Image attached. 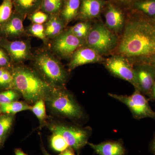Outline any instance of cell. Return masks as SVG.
<instances>
[{
    "instance_id": "cell-23",
    "label": "cell",
    "mask_w": 155,
    "mask_h": 155,
    "mask_svg": "<svg viewBox=\"0 0 155 155\" xmlns=\"http://www.w3.org/2000/svg\"><path fill=\"white\" fill-rule=\"evenodd\" d=\"M11 68H0V91L14 89V77Z\"/></svg>"
},
{
    "instance_id": "cell-28",
    "label": "cell",
    "mask_w": 155,
    "mask_h": 155,
    "mask_svg": "<svg viewBox=\"0 0 155 155\" xmlns=\"http://www.w3.org/2000/svg\"><path fill=\"white\" fill-rule=\"evenodd\" d=\"M22 96L15 89H10L0 91V104H8L18 101Z\"/></svg>"
},
{
    "instance_id": "cell-31",
    "label": "cell",
    "mask_w": 155,
    "mask_h": 155,
    "mask_svg": "<svg viewBox=\"0 0 155 155\" xmlns=\"http://www.w3.org/2000/svg\"><path fill=\"white\" fill-rule=\"evenodd\" d=\"M50 15L43 11H37L28 16L32 23L44 24L49 19Z\"/></svg>"
},
{
    "instance_id": "cell-4",
    "label": "cell",
    "mask_w": 155,
    "mask_h": 155,
    "mask_svg": "<svg viewBox=\"0 0 155 155\" xmlns=\"http://www.w3.org/2000/svg\"><path fill=\"white\" fill-rule=\"evenodd\" d=\"M45 103L50 112L58 117L73 121H78L84 117L82 107L66 87L54 89Z\"/></svg>"
},
{
    "instance_id": "cell-8",
    "label": "cell",
    "mask_w": 155,
    "mask_h": 155,
    "mask_svg": "<svg viewBox=\"0 0 155 155\" xmlns=\"http://www.w3.org/2000/svg\"><path fill=\"white\" fill-rule=\"evenodd\" d=\"M85 40L77 37L69 30L64 31L55 38L52 40L51 49L59 58H70L78 49L83 46Z\"/></svg>"
},
{
    "instance_id": "cell-22",
    "label": "cell",
    "mask_w": 155,
    "mask_h": 155,
    "mask_svg": "<svg viewBox=\"0 0 155 155\" xmlns=\"http://www.w3.org/2000/svg\"><path fill=\"white\" fill-rule=\"evenodd\" d=\"M64 3V0H42L40 9L49 15L59 14Z\"/></svg>"
},
{
    "instance_id": "cell-6",
    "label": "cell",
    "mask_w": 155,
    "mask_h": 155,
    "mask_svg": "<svg viewBox=\"0 0 155 155\" xmlns=\"http://www.w3.org/2000/svg\"><path fill=\"white\" fill-rule=\"evenodd\" d=\"M86 46L100 54L110 51L116 47L117 38L114 34L104 25H96L91 29L85 40Z\"/></svg>"
},
{
    "instance_id": "cell-5",
    "label": "cell",
    "mask_w": 155,
    "mask_h": 155,
    "mask_svg": "<svg viewBox=\"0 0 155 155\" xmlns=\"http://www.w3.org/2000/svg\"><path fill=\"white\" fill-rule=\"evenodd\" d=\"M47 126L52 133L61 134L69 147L78 152L88 143L91 130L89 128L78 127L59 122L47 123Z\"/></svg>"
},
{
    "instance_id": "cell-35",
    "label": "cell",
    "mask_w": 155,
    "mask_h": 155,
    "mask_svg": "<svg viewBox=\"0 0 155 155\" xmlns=\"http://www.w3.org/2000/svg\"><path fill=\"white\" fill-rule=\"evenodd\" d=\"M150 94L151 98L155 100V83L154 84L153 86L152 89Z\"/></svg>"
},
{
    "instance_id": "cell-16",
    "label": "cell",
    "mask_w": 155,
    "mask_h": 155,
    "mask_svg": "<svg viewBox=\"0 0 155 155\" xmlns=\"http://www.w3.org/2000/svg\"><path fill=\"white\" fill-rule=\"evenodd\" d=\"M42 0H13L15 10L25 19L41 9Z\"/></svg>"
},
{
    "instance_id": "cell-30",
    "label": "cell",
    "mask_w": 155,
    "mask_h": 155,
    "mask_svg": "<svg viewBox=\"0 0 155 155\" xmlns=\"http://www.w3.org/2000/svg\"><path fill=\"white\" fill-rule=\"evenodd\" d=\"M137 6L140 10L150 16L155 15V1L147 0L139 2Z\"/></svg>"
},
{
    "instance_id": "cell-33",
    "label": "cell",
    "mask_w": 155,
    "mask_h": 155,
    "mask_svg": "<svg viewBox=\"0 0 155 155\" xmlns=\"http://www.w3.org/2000/svg\"><path fill=\"white\" fill-rule=\"evenodd\" d=\"M74 151L72 148L69 147L67 150L60 153L59 155H75Z\"/></svg>"
},
{
    "instance_id": "cell-1",
    "label": "cell",
    "mask_w": 155,
    "mask_h": 155,
    "mask_svg": "<svg viewBox=\"0 0 155 155\" xmlns=\"http://www.w3.org/2000/svg\"><path fill=\"white\" fill-rule=\"evenodd\" d=\"M119 51L126 58L155 55V22L145 19L129 22L119 43Z\"/></svg>"
},
{
    "instance_id": "cell-12",
    "label": "cell",
    "mask_w": 155,
    "mask_h": 155,
    "mask_svg": "<svg viewBox=\"0 0 155 155\" xmlns=\"http://www.w3.org/2000/svg\"><path fill=\"white\" fill-rule=\"evenodd\" d=\"M69 64V69L91 63H97L102 61L99 53L87 46L81 47L75 51L70 57Z\"/></svg>"
},
{
    "instance_id": "cell-10",
    "label": "cell",
    "mask_w": 155,
    "mask_h": 155,
    "mask_svg": "<svg viewBox=\"0 0 155 155\" xmlns=\"http://www.w3.org/2000/svg\"><path fill=\"white\" fill-rule=\"evenodd\" d=\"M106 67L112 74L128 81L137 90L135 69L122 56H114L106 61Z\"/></svg>"
},
{
    "instance_id": "cell-11",
    "label": "cell",
    "mask_w": 155,
    "mask_h": 155,
    "mask_svg": "<svg viewBox=\"0 0 155 155\" xmlns=\"http://www.w3.org/2000/svg\"><path fill=\"white\" fill-rule=\"evenodd\" d=\"M24 18L14 11L8 21L0 25V37L14 40L26 34L23 25Z\"/></svg>"
},
{
    "instance_id": "cell-14",
    "label": "cell",
    "mask_w": 155,
    "mask_h": 155,
    "mask_svg": "<svg viewBox=\"0 0 155 155\" xmlns=\"http://www.w3.org/2000/svg\"><path fill=\"white\" fill-rule=\"evenodd\" d=\"M87 144L99 155H124L125 150L123 145L119 141L104 142L99 144Z\"/></svg>"
},
{
    "instance_id": "cell-27",
    "label": "cell",
    "mask_w": 155,
    "mask_h": 155,
    "mask_svg": "<svg viewBox=\"0 0 155 155\" xmlns=\"http://www.w3.org/2000/svg\"><path fill=\"white\" fill-rule=\"evenodd\" d=\"M75 36L85 40L91 30L90 25L87 22H80L68 29Z\"/></svg>"
},
{
    "instance_id": "cell-39",
    "label": "cell",
    "mask_w": 155,
    "mask_h": 155,
    "mask_svg": "<svg viewBox=\"0 0 155 155\" xmlns=\"http://www.w3.org/2000/svg\"><path fill=\"white\" fill-rule=\"evenodd\" d=\"M123 1H130V0H122Z\"/></svg>"
},
{
    "instance_id": "cell-38",
    "label": "cell",
    "mask_w": 155,
    "mask_h": 155,
    "mask_svg": "<svg viewBox=\"0 0 155 155\" xmlns=\"http://www.w3.org/2000/svg\"><path fill=\"white\" fill-rule=\"evenodd\" d=\"M153 62H154V66H155V56L154 57V60H153Z\"/></svg>"
},
{
    "instance_id": "cell-32",
    "label": "cell",
    "mask_w": 155,
    "mask_h": 155,
    "mask_svg": "<svg viewBox=\"0 0 155 155\" xmlns=\"http://www.w3.org/2000/svg\"><path fill=\"white\" fill-rule=\"evenodd\" d=\"M13 66L8 53L0 47V68H11Z\"/></svg>"
},
{
    "instance_id": "cell-36",
    "label": "cell",
    "mask_w": 155,
    "mask_h": 155,
    "mask_svg": "<svg viewBox=\"0 0 155 155\" xmlns=\"http://www.w3.org/2000/svg\"><path fill=\"white\" fill-rule=\"evenodd\" d=\"M41 150L42 152V153L43 155H51L50 153H49L48 152L47 150H46L43 144L42 143H41Z\"/></svg>"
},
{
    "instance_id": "cell-26",
    "label": "cell",
    "mask_w": 155,
    "mask_h": 155,
    "mask_svg": "<svg viewBox=\"0 0 155 155\" xmlns=\"http://www.w3.org/2000/svg\"><path fill=\"white\" fill-rule=\"evenodd\" d=\"M50 141L52 149L58 152H62L69 147L64 137L59 134L52 133Z\"/></svg>"
},
{
    "instance_id": "cell-25",
    "label": "cell",
    "mask_w": 155,
    "mask_h": 155,
    "mask_svg": "<svg viewBox=\"0 0 155 155\" xmlns=\"http://www.w3.org/2000/svg\"><path fill=\"white\" fill-rule=\"evenodd\" d=\"M26 33L42 40L45 43H47L48 40L47 38L45 32L44 24L32 23L25 29Z\"/></svg>"
},
{
    "instance_id": "cell-18",
    "label": "cell",
    "mask_w": 155,
    "mask_h": 155,
    "mask_svg": "<svg viewBox=\"0 0 155 155\" xmlns=\"http://www.w3.org/2000/svg\"><path fill=\"white\" fill-rule=\"evenodd\" d=\"M106 24L110 29L118 31L122 28L124 19L122 12L112 5H110L105 15Z\"/></svg>"
},
{
    "instance_id": "cell-17",
    "label": "cell",
    "mask_w": 155,
    "mask_h": 155,
    "mask_svg": "<svg viewBox=\"0 0 155 155\" xmlns=\"http://www.w3.org/2000/svg\"><path fill=\"white\" fill-rule=\"evenodd\" d=\"M102 3L99 0H82L81 3L79 14L82 19H90L99 14Z\"/></svg>"
},
{
    "instance_id": "cell-3",
    "label": "cell",
    "mask_w": 155,
    "mask_h": 155,
    "mask_svg": "<svg viewBox=\"0 0 155 155\" xmlns=\"http://www.w3.org/2000/svg\"><path fill=\"white\" fill-rule=\"evenodd\" d=\"M34 69L53 88H65L68 72L61 62L49 51H42L33 58Z\"/></svg>"
},
{
    "instance_id": "cell-13",
    "label": "cell",
    "mask_w": 155,
    "mask_h": 155,
    "mask_svg": "<svg viewBox=\"0 0 155 155\" xmlns=\"http://www.w3.org/2000/svg\"><path fill=\"white\" fill-rule=\"evenodd\" d=\"M135 71L137 91L150 94L155 83L154 71L147 67H139Z\"/></svg>"
},
{
    "instance_id": "cell-29",
    "label": "cell",
    "mask_w": 155,
    "mask_h": 155,
    "mask_svg": "<svg viewBox=\"0 0 155 155\" xmlns=\"http://www.w3.org/2000/svg\"><path fill=\"white\" fill-rule=\"evenodd\" d=\"M13 0H4L0 5V25L5 22L13 13Z\"/></svg>"
},
{
    "instance_id": "cell-9",
    "label": "cell",
    "mask_w": 155,
    "mask_h": 155,
    "mask_svg": "<svg viewBox=\"0 0 155 155\" xmlns=\"http://www.w3.org/2000/svg\"><path fill=\"white\" fill-rule=\"evenodd\" d=\"M0 47L8 53L14 65L33 60L30 43L28 41L10 40L0 37Z\"/></svg>"
},
{
    "instance_id": "cell-21",
    "label": "cell",
    "mask_w": 155,
    "mask_h": 155,
    "mask_svg": "<svg viewBox=\"0 0 155 155\" xmlns=\"http://www.w3.org/2000/svg\"><path fill=\"white\" fill-rule=\"evenodd\" d=\"M31 106L26 102L19 101L0 104V114L15 115L21 111L30 110Z\"/></svg>"
},
{
    "instance_id": "cell-2",
    "label": "cell",
    "mask_w": 155,
    "mask_h": 155,
    "mask_svg": "<svg viewBox=\"0 0 155 155\" xmlns=\"http://www.w3.org/2000/svg\"><path fill=\"white\" fill-rule=\"evenodd\" d=\"M14 77V89L17 90L26 102L34 104L46 99L54 89L48 84L34 69L21 64L11 68Z\"/></svg>"
},
{
    "instance_id": "cell-24",
    "label": "cell",
    "mask_w": 155,
    "mask_h": 155,
    "mask_svg": "<svg viewBox=\"0 0 155 155\" xmlns=\"http://www.w3.org/2000/svg\"><path fill=\"white\" fill-rule=\"evenodd\" d=\"M31 111L38 119L41 127L46 125L47 119L48 117L46 112L45 103L43 100H41L36 102L33 106H31Z\"/></svg>"
},
{
    "instance_id": "cell-15",
    "label": "cell",
    "mask_w": 155,
    "mask_h": 155,
    "mask_svg": "<svg viewBox=\"0 0 155 155\" xmlns=\"http://www.w3.org/2000/svg\"><path fill=\"white\" fill-rule=\"evenodd\" d=\"M44 25L46 36L48 40H52L60 35L64 31L66 26L59 14L50 15L49 19Z\"/></svg>"
},
{
    "instance_id": "cell-34",
    "label": "cell",
    "mask_w": 155,
    "mask_h": 155,
    "mask_svg": "<svg viewBox=\"0 0 155 155\" xmlns=\"http://www.w3.org/2000/svg\"><path fill=\"white\" fill-rule=\"evenodd\" d=\"M14 153H15V155H27L21 149H15Z\"/></svg>"
},
{
    "instance_id": "cell-37",
    "label": "cell",
    "mask_w": 155,
    "mask_h": 155,
    "mask_svg": "<svg viewBox=\"0 0 155 155\" xmlns=\"http://www.w3.org/2000/svg\"><path fill=\"white\" fill-rule=\"evenodd\" d=\"M151 150L153 153L155 155V137L153 140L151 146Z\"/></svg>"
},
{
    "instance_id": "cell-20",
    "label": "cell",
    "mask_w": 155,
    "mask_h": 155,
    "mask_svg": "<svg viewBox=\"0 0 155 155\" xmlns=\"http://www.w3.org/2000/svg\"><path fill=\"white\" fill-rule=\"evenodd\" d=\"M14 120L15 115L0 114V150L13 129Z\"/></svg>"
},
{
    "instance_id": "cell-7",
    "label": "cell",
    "mask_w": 155,
    "mask_h": 155,
    "mask_svg": "<svg viewBox=\"0 0 155 155\" xmlns=\"http://www.w3.org/2000/svg\"><path fill=\"white\" fill-rule=\"evenodd\" d=\"M109 95L127 106L135 119L150 118L155 119V111L150 107L146 98L139 91L135 90L130 96L111 93Z\"/></svg>"
},
{
    "instance_id": "cell-19",
    "label": "cell",
    "mask_w": 155,
    "mask_h": 155,
    "mask_svg": "<svg viewBox=\"0 0 155 155\" xmlns=\"http://www.w3.org/2000/svg\"><path fill=\"white\" fill-rule=\"evenodd\" d=\"M80 5V0L64 1V6L59 15L66 25L76 17L79 12Z\"/></svg>"
}]
</instances>
